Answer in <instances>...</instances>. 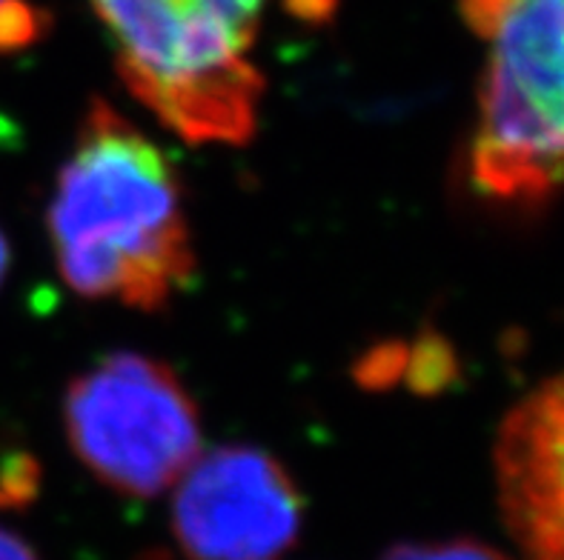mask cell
<instances>
[{"label": "cell", "mask_w": 564, "mask_h": 560, "mask_svg": "<svg viewBox=\"0 0 564 560\" xmlns=\"http://www.w3.org/2000/svg\"><path fill=\"white\" fill-rule=\"evenodd\" d=\"M381 560H510L490 543L473 538L430 540V543H399Z\"/></svg>", "instance_id": "obj_8"}, {"label": "cell", "mask_w": 564, "mask_h": 560, "mask_svg": "<svg viewBox=\"0 0 564 560\" xmlns=\"http://www.w3.org/2000/svg\"><path fill=\"white\" fill-rule=\"evenodd\" d=\"M69 447L104 486L152 497L200 454V420L178 375L150 355L115 352L69 383Z\"/></svg>", "instance_id": "obj_4"}, {"label": "cell", "mask_w": 564, "mask_h": 560, "mask_svg": "<svg viewBox=\"0 0 564 560\" xmlns=\"http://www.w3.org/2000/svg\"><path fill=\"white\" fill-rule=\"evenodd\" d=\"M301 518L290 472L256 447L198 454L172 497V535L189 560H279L295 547Z\"/></svg>", "instance_id": "obj_5"}, {"label": "cell", "mask_w": 564, "mask_h": 560, "mask_svg": "<svg viewBox=\"0 0 564 560\" xmlns=\"http://www.w3.org/2000/svg\"><path fill=\"white\" fill-rule=\"evenodd\" d=\"M487 43L473 186L505 206H542L564 189V0H462Z\"/></svg>", "instance_id": "obj_2"}, {"label": "cell", "mask_w": 564, "mask_h": 560, "mask_svg": "<svg viewBox=\"0 0 564 560\" xmlns=\"http://www.w3.org/2000/svg\"><path fill=\"white\" fill-rule=\"evenodd\" d=\"M0 560H41L35 549L26 540L12 535L9 529H0Z\"/></svg>", "instance_id": "obj_10"}, {"label": "cell", "mask_w": 564, "mask_h": 560, "mask_svg": "<svg viewBox=\"0 0 564 560\" xmlns=\"http://www.w3.org/2000/svg\"><path fill=\"white\" fill-rule=\"evenodd\" d=\"M494 472L501 518L524 560H564V372L505 415Z\"/></svg>", "instance_id": "obj_6"}, {"label": "cell", "mask_w": 564, "mask_h": 560, "mask_svg": "<svg viewBox=\"0 0 564 560\" xmlns=\"http://www.w3.org/2000/svg\"><path fill=\"white\" fill-rule=\"evenodd\" d=\"M7 266H9V246L3 232H0V284H3V277H7Z\"/></svg>", "instance_id": "obj_11"}, {"label": "cell", "mask_w": 564, "mask_h": 560, "mask_svg": "<svg viewBox=\"0 0 564 560\" xmlns=\"http://www.w3.org/2000/svg\"><path fill=\"white\" fill-rule=\"evenodd\" d=\"M3 3H7V0H0V7H3Z\"/></svg>", "instance_id": "obj_12"}, {"label": "cell", "mask_w": 564, "mask_h": 560, "mask_svg": "<svg viewBox=\"0 0 564 560\" xmlns=\"http://www.w3.org/2000/svg\"><path fill=\"white\" fill-rule=\"evenodd\" d=\"M46 32V14L26 0H7L0 7V52L26 50Z\"/></svg>", "instance_id": "obj_9"}, {"label": "cell", "mask_w": 564, "mask_h": 560, "mask_svg": "<svg viewBox=\"0 0 564 560\" xmlns=\"http://www.w3.org/2000/svg\"><path fill=\"white\" fill-rule=\"evenodd\" d=\"M123 84L189 143L252 141L264 78L250 46L172 0H95Z\"/></svg>", "instance_id": "obj_3"}, {"label": "cell", "mask_w": 564, "mask_h": 560, "mask_svg": "<svg viewBox=\"0 0 564 560\" xmlns=\"http://www.w3.org/2000/svg\"><path fill=\"white\" fill-rule=\"evenodd\" d=\"M172 3L218 23L221 29H227L229 35H236L252 50L267 0H172Z\"/></svg>", "instance_id": "obj_7"}, {"label": "cell", "mask_w": 564, "mask_h": 560, "mask_svg": "<svg viewBox=\"0 0 564 560\" xmlns=\"http://www.w3.org/2000/svg\"><path fill=\"white\" fill-rule=\"evenodd\" d=\"M50 234L57 272L80 298L155 312L195 275L170 157L100 98L86 109L57 175Z\"/></svg>", "instance_id": "obj_1"}]
</instances>
